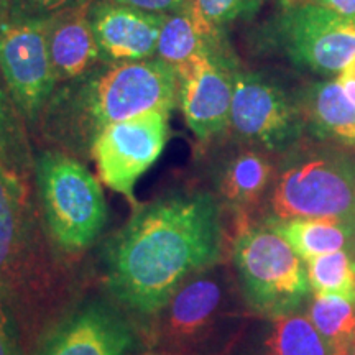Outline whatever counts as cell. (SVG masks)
<instances>
[{"mask_svg":"<svg viewBox=\"0 0 355 355\" xmlns=\"http://www.w3.org/2000/svg\"><path fill=\"white\" fill-rule=\"evenodd\" d=\"M266 2L268 0H191L207 24L225 32L232 24L254 19Z\"/></svg>","mask_w":355,"mask_h":355,"instance_id":"24","label":"cell"},{"mask_svg":"<svg viewBox=\"0 0 355 355\" xmlns=\"http://www.w3.org/2000/svg\"><path fill=\"white\" fill-rule=\"evenodd\" d=\"M35 188L51 243L76 261L96 245L107 225V202L99 180L84 159L43 146L35 153Z\"/></svg>","mask_w":355,"mask_h":355,"instance_id":"5","label":"cell"},{"mask_svg":"<svg viewBox=\"0 0 355 355\" xmlns=\"http://www.w3.org/2000/svg\"><path fill=\"white\" fill-rule=\"evenodd\" d=\"M92 2L94 0H13L12 13L50 19L51 15L68 10V8L86 6V3Z\"/></svg>","mask_w":355,"mask_h":355,"instance_id":"26","label":"cell"},{"mask_svg":"<svg viewBox=\"0 0 355 355\" xmlns=\"http://www.w3.org/2000/svg\"><path fill=\"white\" fill-rule=\"evenodd\" d=\"M227 355H334L306 314L254 318L247 322Z\"/></svg>","mask_w":355,"mask_h":355,"instance_id":"16","label":"cell"},{"mask_svg":"<svg viewBox=\"0 0 355 355\" xmlns=\"http://www.w3.org/2000/svg\"><path fill=\"white\" fill-rule=\"evenodd\" d=\"M232 263L243 301L254 316H286L308 300V266L265 222H235Z\"/></svg>","mask_w":355,"mask_h":355,"instance_id":"7","label":"cell"},{"mask_svg":"<svg viewBox=\"0 0 355 355\" xmlns=\"http://www.w3.org/2000/svg\"><path fill=\"white\" fill-rule=\"evenodd\" d=\"M308 318L326 343L337 350L347 343L355 331V303L339 296L314 295Z\"/></svg>","mask_w":355,"mask_h":355,"instance_id":"23","label":"cell"},{"mask_svg":"<svg viewBox=\"0 0 355 355\" xmlns=\"http://www.w3.org/2000/svg\"><path fill=\"white\" fill-rule=\"evenodd\" d=\"M222 206L209 189L175 188L137 204L102 247L104 291L139 326L186 279L222 261Z\"/></svg>","mask_w":355,"mask_h":355,"instance_id":"1","label":"cell"},{"mask_svg":"<svg viewBox=\"0 0 355 355\" xmlns=\"http://www.w3.org/2000/svg\"><path fill=\"white\" fill-rule=\"evenodd\" d=\"M139 355H157V354L150 352V350H144V352H141V354H139Z\"/></svg>","mask_w":355,"mask_h":355,"instance_id":"32","label":"cell"},{"mask_svg":"<svg viewBox=\"0 0 355 355\" xmlns=\"http://www.w3.org/2000/svg\"><path fill=\"white\" fill-rule=\"evenodd\" d=\"M334 355H355V331L343 347L334 350Z\"/></svg>","mask_w":355,"mask_h":355,"instance_id":"30","label":"cell"},{"mask_svg":"<svg viewBox=\"0 0 355 355\" xmlns=\"http://www.w3.org/2000/svg\"><path fill=\"white\" fill-rule=\"evenodd\" d=\"M252 316L235 272L219 261L186 279L140 331L157 355H227Z\"/></svg>","mask_w":355,"mask_h":355,"instance_id":"4","label":"cell"},{"mask_svg":"<svg viewBox=\"0 0 355 355\" xmlns=\"http://www.w3.org/2000/svg\"><path fill=\"white\" fill-rule=\"evenodd\" d=\"M145 349L139 322L102 290L81 293L44 329L28 355H132Z\"/></svg>","mask_w":355,"mask_h":355,"instance_id":"9","label":"cell"},{"mask_svg":"<svg viewBox=\"0 0 355 355\" xmlns=\"http://www.w3.org/2000/svg\"><path fill=\"white\" fill-rule=\"evenodd\" d=\"M336 79L340 84V87H343L345 96L349 97V101L355 105V56Z\"/></svg>","mask_w":355,"mask_h":355,"instance_id":"29","label":"cell"},{"mask_svg":"<svg viewBox=\"0 0 355 355\" xmlns=\"http://www.w3.org/2000/svg\"><path fill=\"white\" fill-rule=\"evenodd\" d=\"M180 105L175 69L159 58L102 64L86 76L56 86L33 139L84 159L105 127L150 110Z\"/></svg>","mask_w":355,"mask_h":355,"instance_id":"3","label":"cell"},{"mask_svg":"<svg viewBox=\"0 0 355 355\" xmlns=\"http://www.w3.org/2000/svg\"><path fill=\"white\" fill-rule=\"evenodd\" d=\"M73 263L48 237L35 180L0 163V296L19 316L28 350L83 293Z\"/></svg>","mask_w":355,"mask_h":355,"instance_id":"2","label":"cell"},{"mask_svg":"<svg viewBox=\"0 0 355 355\" xmlns=\"http://www.w3.org/2000/svg\"><path fill=\"white\" fill-rule=\"evenodd\" d=\"M306 133L319 141L355 148V105L337 79H322L295 92Z\"/></svg>","mask_w":355,"mask_h":355,"instance_id":"19","label":"cell"},{"mask_svg":"<svg viewBox=\"0 0 355 355\" xmlns=\"http://www.w3.org/2000/svg\"><path fill=\"white\" fill-rule=\"evenodd\" d=\"M46 30L48 19L19 13L0 25V76L32 140L56 89Z\"/></svg>","mask_w":355,"mask_h":355,"instance_id":"10","label":"cell"},{"mask_svg":"<svg viewBox=\"0 0 355 355\" xmlns=\"http://www.w3.org/2000/svg\"><path fill=\"white\" fill-rule=\"evenodd\" d=\"M165 15L123 6L115 0H94L89 21L104 64H125L157 58Z\"/></svg>","mask_w":355,"mask_h":355,"instance_id":"14","label":"cell"},{"mask_svg":"<svg viewBox=\"0 0 355 355\" xmlns=\"http://www.w3.org/2000/svg\"><path fill=\"white\" fill-rule=\"evenodd\" d=\"M0 355H28V343L17 313L0 296Z\"/></svg>","mask_w":355,"mask_h":355,"instance_id":"25","label":"cell"},{"mask_svg":"<svg viewBox=\"0 0 355 355\" xmlns=\"http://www.w3.org/2000/svg\"><path fill=\"white\" fill-rule=\"evenodd\" d=\"M170 137V112L150 110L105 127L91 146L97 173L107 188L135 207V186L152 168Z\"/></svg>","mask_w":355,"mask_h":355,"instance_id":"12","label":"cell"},{"mask_svg":"<svg viewBox=\"0 0 355 355\" xmlns=\"http://www.w3.org/2000/svg\"><path fill=\"white\" fill-rule=\"evenodd\" d=\"M239 141L282 155L303 140V115L277 79L259 71L239 69L235 78L230 130Z\"/></svg>","mask_w":355,"mask_h":355,"instance_id":"11","label":"cell"},{"mask_svg":"<svg viewBox=\"0 0 355 355\" xmlns=\"http://www.w3.org/2000/svg\"><path fill=\"white\" fill-rule=\"evenodd\" d=\"M13 0H0V25L12 15Z\"/></svg>","mask_w":355,"mask_h":355,"instance_id":"31","label":"cell"},{"mask_svg":"<svg viewBox=\"0 0 355 355\" xmlns=\"http://www.w3.org/2000/svg\"><path fill=\"white\" fill-rule=\"evenodd\" d=\"M89 6L68 8L48 19V50L56 86L76 81L104 64L89 21Z\"/></svg>","mask_w":355,"mask_h":355,"instance_id":"17","label":"cell"},{"mask_svg":"<svg viewBox=\"0 0 355 355\" xmlns=\"http://www.w3.org/2000/svg\"><path fill=\"white\" fill-rule=\"evenodd\" d=\"M239 64L232 46L204 56L178 78L180 107L186 125L201 144H212L230 130Z\"/></svg>","mask_w":355,"mask_h":355,"instance_id":"13","label":"cell"},{"mask_svg":"<svg viewBox=\"0 0 355 355\" xmlns=\"http://www.w3.org/2000/svg\"><path fill=\"white\" fill-rule=\"evenodd\" d=\"M311 290L319 296H339L355 303V255L337 250L306 261Z\"/></svg>","mask_w":355,"mask_h":355,"instance_id":"22","label":"cell"},{"mask_svg":"<svg viewBox=\"0 0 355 355\" xmlns=\"http://www.w3.org/2000/svg\"><path fill=\"white\" fill-rule=\"evenodd\" d=\"M285 2L296 3H313V6L327 8L339 15L355 17V0H285Z\"/></svg>","mask_w":355,"mask_h":355,"instance_id":"28","label":"cell"},{"mask_svg":"<svg viewBox=\"0 0 355 355\" xmlns=\"http://www.w3.org/2000/svg\"><path fill=\"white\" fill-rule=\"evenodd\" d=\"M115 2L135 7L144 12L157 13V15H168V13L183 8L191 0H115Z\"/></svg>","mask_w":355,"mask_h":355,"instance_id":"27","label":"cell"},{"mask_svg":"<svg viewBox=\"0 0 355 355\" xmlns=\"http://www.w3.org/2000/svg\"><path fill=\"white\" fill-rule=\"evenodd\" d=\"M227 48H230L227 32L207 24L189 2L180 10L165 15L158 37L157 58L171 66L176 76L181 78L204 56Z\"/></svg>","mask_w":355,"mask_h":355,"instance_id":"18","label":"cell"},{"mask_svg":"<svg viewBox=\"0 0 355 355\" xmlns=\"http://www.w3.org/2000/svg\"><path fill=\"white\" fill-rule=\"evenodd\" d=\"M0 163L26 180H35V148L28 127L0 76Z\"/></svg>","mask_w":355,"mask_h":355,"instance_id":"21","label":"cell"},{"mask_svg":"<svg viewBox=\"0 0 355 355\" xmlns=\"http://www.w3.org/2000/svg\"><path fill=\"white\" fill-rule=\"evenodd\" d=\"M279 157L268 217H336L355 224V159L350 155L301 140Z\"/></svg>","mask_w":355,"mask_h":355,"instance_id":"6","label":"cell"},{"mask_svg":"<svg viewBox=\"0 0 355 355\" xmlns=\"http://www.w3.org/2000/svg\"><path fill=\"white\" fill-rule=\"evenodd\" d=\"M275 175L273 153L241 141L212 168V194L222 207L234 212L235 222L252 220V212L268 198Z\"/></svg>","mask_w":355,"mask_h":355,"instance_id":"15","label":"cell"},{"mask_svg":"<svg viewBox=\"0 0 355 355\" xmlns=\"http://www.w3.org/2000/svg\"><path fill=\"white\" fill-rule=\"evenodd\" d=\"M257 42L295 68L337 78L355 56V17L313 3L278 0L277 10L261 24Z\"/></svg>","mask_w":355,"mask_h":355,"instance_id":"8","label":"cell"},{"mask_svg":"<svg viewBox=\"0 0 355 355\" xmlns=\"http://www.w3.org/2000/svg\"><path fill=\"white\" fill-rule=\"evenodd\" d=\"M263 222L277 230L304 261L344 248L355 252V224L349 220L336 217H266Z\"/></svg>","mask_w":355,"mask_h":355,"instance_id":"20","label":"cell"}]
</instances>
